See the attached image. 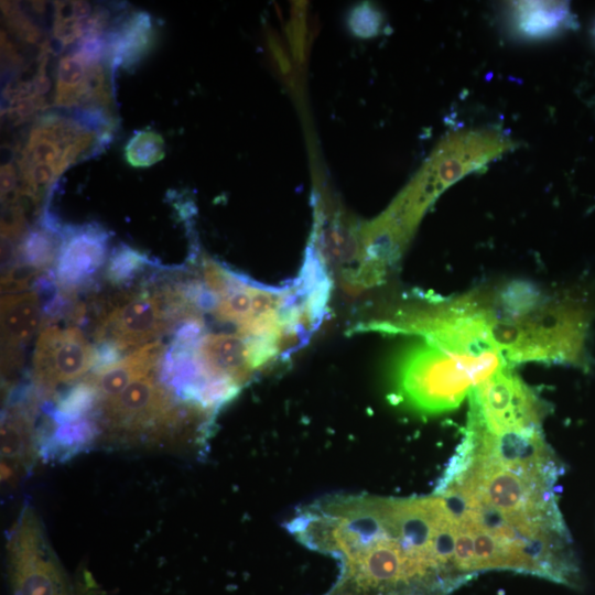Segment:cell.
I'll list each match as a JSON object with an SVG mask.
<instances>
[{"label":"cell","mask_w":595,"mask_h":595,"mask_svg":"<svg viewBox=\"0 0 595 595\" xmlns=\"http://www.w3.org/2000/svg\"><path fill=\"white\" fill-rule=\"evenodd\" d=\"M84 35L82 21H56L54 22L53 36L64 42L65 45L73 43Z\"/></svg>","instance_id":"obj_24"},{"label":"cell","mask_w":595,"mask_h":595,"mask_svg":"<svg viewBox=\"0 0 595 595\" xmlns=\"http://www.w3.org/2000/svg\"><path fill=\"white\" fill-rule=\"evenodd\" d=\"M489 304L487 296L472 294L447 302L408 306L370 323V328L420 335L423 340L456 354L499 353L494 339L496 317Z\"/></svg>","instance_id":"obj_5"},{"label":"cell","mask_w":595,"mask_h":595,"mask_svg":"<svg viewBox=\"0 0 595 595\" xmlns=\"http://www.w3.org/2000/svg\"><path fill=\"white\" fill-rule=\"evenodd\" d=\"M40 397L31 383L11 390L1 421V478L15 484L26 475L37 456L33 418Z\"/></svg>","instance_id":"obj_10"},{"label":"cell","mask_w":595,"mask_h":595,"mask_svg":"<svg viewBox=\"0 0 595 595\" xmlns=\"http://www.w3.org/2000/svg\"><path fill=\"white\" fill-rule=\"evenodd\" d=\"M55 20L69 21L74 18V1H57L55 2Z\"/></svg>","instance_id":"obj_27"},{"label":"cell","mask_w":595,"mask_h":595,"mask_svg":"<svg viewBox=\"0 0 595 595\" xmlns=\"http://www.w3.org/2000/svg\"><path fill=\"white\" fill-rule=\"evenodd\" d=\"M515 14L519 30L530 36L553 33L572 21L569 6L563 2H518Z\"/></svg>","instance_id":"obj_16"},{"label":"cell","mask_w":595,"mask_h":595,"mask_svg":"<svg viewBox=\"0 0 595 595\" xmlns=\"http://www.w3.org/2000/svg\"><path fill=\"white\" fill-rule=\"evenodd\" d=\"M93 365L94 346L79 328L46 325L35 343L32 382L40 398L48 399L60 386L78 380Z\"/></svg>","instance_id":"obj_8"},{"label":"cell","mask_w":595,"mask_h":595,"mask_svg":"<svg viewBox=\"0 0 595 595\" xmlns=\"http://www.w3.org/2000/svg\"><path fill=\"white\" fill-rule=\"evenodd\" d=\"M122 351L110 342H98L94 346V365L90 372H99L117 364L122 358Z\"/></svg>","instance_id":"obj_23"},{"label":"cell","mask_w":595,"mask_h":595,"mask_svg":"<svg viewBox=\"0 0 595 595\" xmlns=\"http://www.w3.org/2000/svg\"><path fill=\"white\" fill-rule=\"evenodd\" d=\"M42 306L34 291L1 296L2 374H12L21 361V350L41 325Z\"/></svg>","instance_id":"obj_12"},{"label":"cell","mask_w":595,"mask_h":595,"mask_svg":"<svg viewBox=\"0 0 595 595\" xmlns=\"http://www.w3.org/2000/svg\"><path fill=\"white\" fill-rule=\"evenodd\" d=\"M25 177L30 178L41 191L42 187L47 186L51 182L56 180L58 175L55 165L42 163L33 165Z\"/></svg>","instance_id":"obj_25"},{"label":"cell","mask_w":595,"mask_h":595,"mask_svg":"<svg viewBox=\"0 0 595 595\" xmlns=\"http://www.w3.org/2000/svg\"><path fill=\"white\" fill-rule=\"evenodd\" d=\"M1 194H4L13 188H17L19 176L12 164H4L1 166Z\"/></svg>","instance_id":"obj_26"},{"label":"cell","mask_w":595,"mask_h":595,"mask_svg":"<svg viewBox=\"0 0 595 595\" xmlns=\"http://www.w3.org/2000/svg\"><path fill=\"white\" fill-rule=\"evenodd\" d=\"M173 328L161 291H145L123 296L111 307H106L96 323L94 338L96 343L110 342L126 353Z\"/></svg>","instance_id":"obj_9"},{"label":"cell","mask_w":595,"mask_h":595,"mask_svg":"<svg viewBox=\"0 0 595 595\" xmlns=\"http://www.w3.org/2000/svg\"><path fill=\"white\" fill-rule=\"evenodd\" d=\"M7 566L13 595H73L41 520L29 505L9 532Z\"/></svg>","instance_id":"obj_6"},{"label":"cell","mask_w":595,"mask_h":595,"mask_svg":"<svg viewBox=\"0 0 595 595\" xmlns=\"http://www.w3.org/2000/svg\"><path fill=\"white\" fill-rule=\"evenodd\" d=\"M164 351V345L154 340L131 351L109 368L90 372L85 378L96 388L100 403L118 396L134 380L156 370Z\"/></svg>","instance_id":"obj_15"},{"label":"cell","mask_w":595,"mask_h":595,"mask_svg":"<svg viewBox=\"0 0 595 595\" xmlns=\"http://www.w3.org/2000/svg\"><path fill=\"white\" fill-rule=\"evenodd\" d=\"M86 68L73 54L62 57L57 66L56 89L82 88Z\"/></svg>","instance_id":"obj_21"},{"label":"cell","mask_w":595,"mask_h":595,"mask_svg":"<svg viewBox=\"0 0 595 595\" xmlns=\"http://www.w3.org/2000/svg\"><path fill=\"white\" fill-rule=\"evenodd\" d=\"M107 42L105 35L97 33H85L73 55L77 57L86 67L99 64L106 57Z\"/></svg>","instance_id":"obj_22"},{"label":"cell","mask_w":595,"mask_h":595,"mask_svg":"<svg viewBox=\"0 0 595 595\" xmlns=\"http://www.w3.org/2000/svg\"><path fill=\"white\" fill-rule=\"evenodd\" d=\"M468 396V413L490 430L542 428L545 402L505 364Z\"/></svg>","instance_id":"obj_7"},{"label":"cell","mask_w":595,"mask_h":595,"mask_svg":"<svg viewBox=\"0 0 595 595\" xmlns=\"http://www.w3.org/2000/svg\"><path fill=\"white\" fill-rule=\"evenodd\" d=\"M154 25L144 11L130 14L106 35V58L112 71H132L154 45Z\"/></svg>","instance_id":"obj_14"},{"label":"cell","mask_w":595,"mask_h":595,"mask_svg":"<svg viewBox=\"0 0 595 595\" xmlns=\"http://www.w3.org/2000/svg\"><path fill=\"white\" fill-rule=\"evenodd\" d=\"M593 318L591 304L566 294L496 317L494 339L502 358L588 366L587 342Z\"/></svg>","instance_id":"obj_3"},{"label":"cell","mask_w":595,"mask_h":595,"mask_svg":"<svg viewBox=\"0 0 595 595\" xmlns=\"http://www.w3.org/2000/svg\"><path fill=\"white\" fill-rule=\"evenodd\" d=\"M61 235L53 232L45 227L33 228L22 236L21 242L15 251L19 261L40 270L47 268L56 259L60 248Z\"/></svg>","instance_id":"obj_17"},{"label":"cell","mask_w":595,"mask_h":595,"mask_svg":"<svg viewBox=\"0 0 595 595\" xmlns=\"http://www.w3.org/2000/svg\"><path fill=\"white\" fill-rule=\"evenodd\" d=\"M504 365L499 353L456 354L429 342L404 349L392 367L394 397L422 413L457 408L466 394Z\"/></svg>","instance_id":"obj_4"},{"label":"cell","mask_w":595,"mask_h":595,"mask_svg":"<svg viewBox=\"0 0 595 595\" xmlns=\"http://www.w3.org/2000/svg\"><path fill=\"white\" fill-rule=\"evenodd\" d=\"M109 232L96 223L63 228L54 264L60 290L73 294L91 283L108 253Z\"/></svg>","instance_id":"obj_11"},{"label":"cell","mask_w":595,"mask_h":595,"mask_svg":"<svg viewBox=\"0 0 595 595\" xmlns=\"http://www.w3.org/2000/svg\"><path fill=\"white\" fill-rule=\"evenodd\" d=\"M150 263L145 255L121 244L109 257L106 278L112 285H123L133 280Z\"/></svg>","instance_id":"obj_18"},{"label":"cell","mask_w":595,"mask_h":595,"mask_svg":"<svg viewBox=\"0 0 595 595\" xmlns=\"http://www.w3.org/2000/svg\"><path fill=\"white\" fill-rule=\"evenodd\" d=\"M31 3H32V4H31V6H32V9H33L37 14L44 13L45 10H46V7H47L46 2H44V1H32Z\"/></svg>","instance_id":"obj_29"},{"label":"cell","mask_w":595,"mask_h":595,"mask_svg":"<svg viewBox=\"0 0 595 595\" xmlns=\"http://www.w3.org/2000/svg\"><path fill=\"white\" fill-rule=\"evenodd\" d=\"M91 15V7L87 1H74V18L77 21L86 20Z\"/></svg>","instance_id":"obj_28"},{"label":"cell","mask_w":595,"mask_h":595,"mask_svg":"<svg viewBox=\"0 0 595 595\" xmlns=\"http://www.w3.org/2000/svg\"><path fill=\"white\" fill-rule=\"evenodd\" d=\"M99 437L95 416L54 419L44 415L36 431L37 456L45 462H65L90 448Z\"/></svg>","instance_id":"obj_13"},{"label":"cell","mask_w":595,"mask_h":595,"mask_svg":"<svg viewBox=\"0 0 595 595\" xmlns=\"http://www.w3.org/2000/svg\"><path fill=\"white\" fill-rule=\"evenodd\" d=\"M164 141L151 130L138 131L125 148L126 160L132 166H150L164 158Z\"/></svg>","instance_id":"obj_19"},{"label":"cell","mask_w":595,"mask_h":595,"mask_svg":"<svg viewBox=\"0 0 595 595\" xmlns=\"http://www.w3.org/2000/svg\"><path fill=\"white\" fill-rule=\"evenodd\" d=\"M563 474L542 428L494 431L467 415L433 493L451 512L456 562L469 581L510 571L582 587L555 489Z\"/></svg>","instance_id":"obj_1"},{"label":"cell","mask_w":595,"mask_h":595,"mask_svg":"<svg viewBox=\"0 0 595 595\" xmlns=\"http://www.w3.org/2000/svg\"><path fill=\"white\" fill-rule=\"evenodd\" d=\"M42 274V270L23 262H15L4 270L1 279L2 294L22 293Z\"/></svg>","instance_id":"obj_20"},{"label":"cell","mask_w":595,"mask_h":595,"mask_svg":"<svg viewBox=\"0 0 595 595\" xmlns=\"http://www.w3.org/2000/svg\"><path fill=\"white\" fill-rule=\"evenodd\" d=\"M305 548L336 561L323 595H452L469 582L455 558V527L436 494H329L283 523Z\"/></svg>","instance_id":"obj_2"},{"label":"cell","mask_w":595,"mask_h":595,"mask_svg":"<svg viewBox=\"0 0 595 595\" xmlns=\"http://www.w3.org/2000/svg\"><path fill=\"white\" fill-rule=\"evenodd\" d=\"M594 34H595V29H594Z\"/></svg>","instance_id":"obj_30"}]
</instances>
